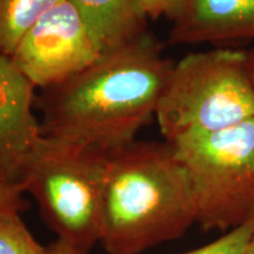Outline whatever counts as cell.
I'll return each instance as SVG.
<instances>
[{
    "label": "cell",
    "mask_w": 254,
    "mask_h": 254,
    "mask_svg": "<svg viewBox=\"0 0 254 254\" xmlns=\"http://www.w3.org/2000/svg\"><path fill=\"white\" fill-rule=\"evenodd\" d=\"M173 65L148 32L107 51L78 74L43 90V135L104 153L131 144L155 117Z\"/></svg>",
    "instance_id": "obj_1"
},
{
    "label": "cell",
    "mask_w": 254,
    "mask_h": 254,
    "mask_svg": "<svg viewBox=\"0 0 254 254\" xmlns=\"http://www.w3.org/2000/svg\"><path fill=\"white\" fill-rule=\"evenodd\" d=\"M196 218L189 174L167 141L107 154L99 236L107 254H141L183 237Z\"/></svg>",
    "instance_id": "obj_2"
},
{
    "label": "cell",
    "mask_w": 254,
    "mask_h": 254,
    "mask_svg": "<svg viewBox=\"0 0 254 254\" xmlns=\"http://www.w3.org/2000/svg\"><path fill=\"white\" fill-rule=\"evenodd\" d=\"M155 118L167 142L254 118L247 51L219 47L180 59L171 69Z\"/></svg>",
    "instance_id": "obj_3"
},
{
    "label": "cell",
    "mask_w": 254,
    "mask_h": 254,
    "mask_svg": "<svg viewBox=\"0 0 254 254\" xmlns=\"http://www.w3.org/2000/svg\"><path fill=\"white\" fill-rule=\"evenodd\" d=\"M107 154L44 135L19 179L58 239L87 254L99 243Z\"/></svg>",
    "instance_id": "obj_4"
},
{
    "label": "cell",
    "mask_w": 254,
    "mask_h": 254,
    "mask_svg": "<svg viewBox=\"0 0 254 254\" xmlns=\"http://www.w3.org/2000/svg\"><path fill=\"white\" fill-rule=\"evenodd\" d=\"M168 144L189 174L202 230L228 232L254 218V118Z\"/></svg>",
    "instance_id": "obj_5"
},
{
    "label": "cell",
    "mask_w": 254,
    "mask_h": 254,
    "mask_svg": "<svg viewBox=\"0 0 254 254\" xmlns=\"http://www.w3.org/2000/svg\"><path fill=\"white\" fill-rule=\"evenodd\" d=\"M103 55L79 9L63 0L30 28L9 58L34 87L45 90L78 74Z\"/></svg>",
    "instance_id": "obj_6"
},
{
    "label": "cell",
    "mask_w": 254,
    "mask_h": 254,
    "mask_svg": "<svg viewBox=\"0 0 254 254\" xmlns=\"http://www.w3.org/2000/svg\"><path fill=\"white\" fill-rule=\"evenodd\" d=\"M34 88L12 59L0 53V174L15 182L44 136L33 113Z\"/></svg>",
    "instance_id": "obj_7"
},
{
    "label": "cell",
    "mask_w": 254,
    "mask_h": 254,
    "mask_svg": "<svg viewBox=\"0 0 254 254\" xmlns=\"http://www.w3.org/2000/svg\"><path fill=\"white\" fill-rule=\"evenodd\" d=\"M254 39V0H185L172 21V45Z\"/></svg>",
    "instance_id": "obj_8"
},
{
    "label": "cell",
    "mask_w": 254,
    "mask_h": 254,
    "mask_svg": "<svg viewBox=\"0 0 254 254\" xmlns=\"http://www.w3.org/2000/svg\"><path fill=\"white\" fill-rule=\"evenodd\" d=\"M79 9L103 52L114 50L147 32L148 19L135 0H69Z\"/></svg>",
    "instance_id": "obj_9"
},
{
    "label": "cell",
    "mask_w": 254,
    "mask_h": 254,
    "mask_svg": "<svg viewBox=\"0 0 254 254\" xmlns=\"http://www.w3.org/2000/svg\"><path fill=\"white\" fill-rule=\"evenodd\" d=\"M63 0H0V53L11 57L19 41Z\"/></svg>",
    "instance_id": "obj_10"
},
{
    "label": "cell",
    "mask_w": 254,
    "mask_h": 254,
    "mask_svg": "<svg viewBox=\"0 0 254 254\" xmlns=\"http://www.w3.org/2000/svg\"><path fill=\"white\" fill-rule=\"evenodd\" d=\"M19 209L0 213V254H45L23 221Z\"/></svg>",
    "instance_id": "obj_11"
},
{
    "label": "cell",
    "mask_w": 254,
    "mask_h": 254,
    "mask_svg": "<svg viewBox=\"0 0 254 254\" xmlns=\"http://www.w3.org/2000/svg\"><path fill=\"white\" fill-rule=\"evenodd\" d=\"M254 237V218L236 228H232L219 239L207 245L183 254H246Z\"/></svg>",
    "instance_id": "obj_12"
},
{
    "label": "cell",
    "mask_w": 254,
    "mask_h": 254,
    "mask_svg": "<svg viewBox=\"0 0 254 254\" xmlns=\"http://www.w3.org/2000/svg\"><path fill=\"white\" fill-rule=\"evenodd\" d=\"M135 2L147 19L165 17L173 21L182 11L185 0H135Z\"/></svg>",
    "instance_id": "obj_13"
},
{
    "label": "cell",
    "mask_w": 254,
    "mask_h": 254,
    "mask_svg": "<svg viewBox=\"0 0 254 254\" xmlns=\"http://www.w3.org/2000/svg\"><path fill=\"white\" fill-rule=\"evenodd\" d=\"M24 186L20 182L8 179L0 174V213L11 209L20 211L24 206Z\"/></svg>",
    "instance_id": "obj_14"
},
{
    "label": "cell",
    "mask_w": 254,
    "mask_h": 254,
    "mask_svg": "<svg viewBox=\"0 0 254 254\" xmlns=\"http://www.w3.org/2000/svg\"><path fill=\"white\" fill-rule=\"evenodd\" d=\"M45 254H87L84 251H81L79 247L72 245L67 241L58 239L51 243L49 246H46Z\"/></svg>",
    "instance_id": "obj_15"
},
{
    "label": "cell",
    "mask_w": 254,
    "mask_h": 254,
    "mask_svg": "<svg viewBox=\"0 0 254 254\" xmlns=\"http://www.w3.org/2000/svg\"><path fill=\"white\" fill-rule=\"evenodd\" d=\"M247 57H249V67H250L251 78H252V81L254 84V44L252 45V47L247 51Z\"/></svg>",
    "instance_id": "obj_16"
},
{
    "label": "cell",
    "mask_w": 254,
    "mask_h": 254,
    "mask_svg": "<svg viewBox=\"0 0 254 254\" xmlns=\"http://www.w3.org/2000/svg\"><path fill=\"white\" fill-rule=\"evenodd\" d=\"M246 254H254V237H253V239L251 240V243H250V245H249V249H247Z\"/></svg>",
    "instance_id": "obj_17"
}]
</instances>
